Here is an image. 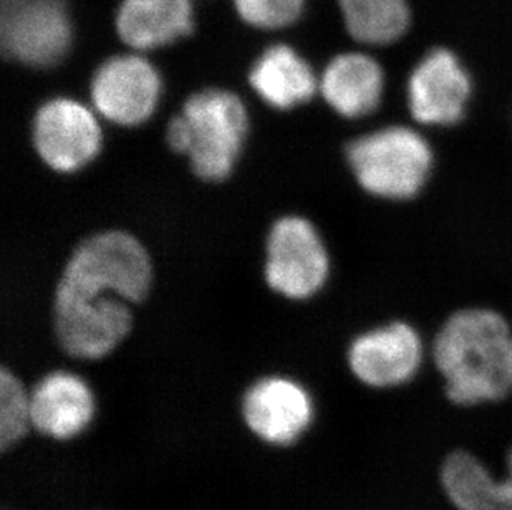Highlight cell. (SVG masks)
<instances>
[{
    "instance_id": "9c48e42d",
    "label": "cell",
    "mask_w": 512,
    "mask_h": 510,
    "mask_svg": "<svg viewBox=\"0 0 512 510\" xmlns=\"http://www.w3.org/2000/svg\"><path fill=\"white\" fill-rule=\"evenodd\" d=\"M471 95V75L458 55L443 47L426 52L406 82L408 110L420 125H458L466 115Z\"/></svg>"
},
{
    "instance_id": "9a60e30c",
    "label": "cell",
    "mask_w": 512,
    "mask_h": 510,
    "mask_svg": "<svg viewBox=\"0 0 512 510\" xmlns=\"http://www.w3.org/2000/svg\"><path fill=\"white\" fill-rule=\"evenodd\" d=\"M115 24L130 49H163L193 34V5L191 0H121Z\"/></svg>"
},
{
    "instance_id": "8fae6325",
    "label": "cell",
    "mask_w": 512,
    "mask_h": 510,
    "mask_svg": "<svg viewBox=\"0 0 512 510\" xmlns=\"http://www.w3.org/2000/svg\"><path fill=\"white\" fill-rule=\"evenodd\" d=\"M353 376L370 388H397L413 380L425 361L420 332L406 322H392L358 335L347 353Z\"/></svg>"
},
{
    "instance_id": "5bb4252c",
    "label": "cell",
    "mask_w": 512,
    "mask_h": 510,
    "mask_svg": "<svg viewBox=\"0 0 512 510\" xmlns=\"http://www.w3.org/2000/svg\"><path fill=\"white\" fill-rule=\"evenodd\" d=\"M387 78L368 53L345 52L330 60L319 80L327 105L348 120L372 115L382 105Z\"/></svg>"
},
{
    "instance_id": "3957f363",
    "label": "cell",
    "mask_w": 512,
    "mask_h": 510,
    "mask_svg": "<svg viewBox=\"0 0 512 510\" xmlns=\"http://www.w3.org/2000/svg\"><path fill=\"white\" fill-rule=\"evenodd\" d=\"M347 163L360 188L373 198L410 201L425 189L435 154L420 131L392 125L348 143Z\"/></svg>"
},
{
    "instance_id": "44dd1931",
    "label": "cell",
    "mask_w": 512,
    "mask_h": 510,
    "mask_svg": "<svg viewBox=\"0 0 512 510\" xmlns=\"http://www.w3.org/2000/svg\"><path fill=\"white\" fill-rule=\"evenodd\" d=\"M506 462H508V476H506V479L512 482V448L509 449L508 461Z\"/></svg>"
},
{
    "instance_id": "e0dca14e",
    "label": "cell",
    "mask_w": 512,
    "mask_h": 510,
    "mask_svg": "<svg viewBox=\"0 0 512 510\" xmlns=\"http://www.w3.org/2000/svg\"><path fill=\"white\" fill-rule=\"evenodd\" d=\"M441 484L458 510H512V482L494 477L483 462L466 451L446 458Z\"/></svg>"
},
{
    "instance_id": "6da1fadb",
    "label": "cell",
    "mask_w": 512,
    "mask_h": 510,
    "mask_svg": "<svg viewBox=\"0 0 512 510\" xmlns=\"http://www.w3.org/2000/svg\"><path fill=\"white\" fill-rule=\"evenodd\" d=\"M448 400L458 406L496 403L512 393V328L491 308H461L431 347Z\"/></svg>"
},
{
    "instance_id": "7c38bea8",
    "label": "cell",
    "mask_w": 512,
    "mask_h": 510,
    "mask_svg": "<svg viewBox=\"0 0 512 510\" xmlns=\"http://www.w3.org/2000/svg\"><path fill=\"white\" fill-rule=\"evenodd\" d=\"M242 416L257 438L287 446L305 433L314 418V403L304 386L285 376H267L247 390Z\"/></svg>"
},
{
    "instance_id": "4fadbf2b",
    "label": "cell",
    "mask_w": 512,
    "mask_h": 510,
    "mask_svg": "<svg viewBox=\"0 0 512 510\" xmlns=\"http://www.w3.org/2000/svg\"><path fill=\"white\" fill-rule=\"evenodd\" d=\"M95 398L80 376L70 371L45 375L30 391L32 428L49 438H75L92 423Z\"/></svg>"
},
{
    "instance_id": "277c9868",
    "label": "cell",
    "mask_w": 512,
    "mask_h": 510,
    "mask_svg": "<svg viewBox=\"0 0 512 510\" xmlns=\"http://www.w3.org/2000/svg\"><path fill=\"white\" fill-rule=\"evenodd\" d=\"M151 280L153 265L143 244L130 232L115 229L80 242L57 287L77 294L118 297L131 305L145 299Z\"/></svg>"
},
{
    "instance_id": "30bf717a",
    "label": "cell",
    "mask_w": 512,
    "mask_h": 510,
    "mask_svg": "<svg viewBox=\"0 0 512 510\" xmlns=\"http://www.w3.org/2000/svg\"><path fill=\"white\" fill-rule=\"evenodd\" d=\"M90 97L98 115L110 123L141 125L150 120L160 102V73L141 55H115L97 68Z\"/></svg>"
},
{
    "instance_id": "ba28073f",
    "label": "cell",
    "mask_w": 512,
    "mask_h": 510,
    "mask_svg": "<svg viewBox=\"0 0 512 510\" xmlns=\"http://www.w3.org/2000/svg\"><path fill=\"white\" fill-rule=\"evenodd\" d=\"M35 153L57 173H77L102 151L103 133L88 106L73 98H54L35 111L32 121Z\"/></svg>"
},
{
    "instance_id": "5b68a950",
    "label": "cell",
    "mask_w": 512,
    "mask_h": 510,
    "mask_svg": "<svg viewBox=\"0 0 512 510\" xmlns=\"http://www.w3.org/2000/svg\"><path fill=\"white\" fill-rule=\"evenodd\" d=\"M72 42L68 0H0V45L12 62L52 68Z\"/></svg>"
},
{
    "instance_id": "2e32d148",
    "label": "cell",
    "mask_w": 512,
    "mask_h": 510,
    "mask_svg": "<svg viewBox=\"0 0 512 510\" xmlns=\"http://www.w3.org/2000/svg\"><path fill=\"white\" fill-rule=\"evenodd\" d=\"M252 90L276 110H292L315 97L319 80L307 60L289 45H272L249 72Z\"/></svg>"
},
{
    "instance_id": "8992f818",
    "label": "cell",
    "mask_w": 512,
    "mask_h": 510,
    "mask_svg": "<svg viewBox=\"0 0 512 510\" xmlns=\"http://www.w3.org/2000/svg\"><path fill=\"white\" fill-rule=\"evenodd\" d=\"M266 282L285 299L305 300L319 294L330 274L324 239L305 217L274 222L266 242Z\"/></svg>"
},
{
    "instance_id": "d6986e66",
    "label": "cell",
    "mask_w": 512,
    "mask_h": 510,
    "mask_svg": "<svg viewBox=\"0 0 512 510\" xmlns=\"http://www.w3.org/2000/svg\"><path fill=\"white\" fill-rule=\"evenodd\" d=\"M32 426L30 393L19 378L2 368L0 371V448L9 449L24 438Z\"/></svg>"
},
{
    "instance_id": "ac0fdd59",
    "label": "cell",
    "mask_w": 512,
    "mask_h": 510,
    "mask_svg": "<svg viewBox=\"0 0 512 510\" xmlns=\"http://www.w3.org/2000/svg\"><path fill=\"white\" fill-rule=\"evenodd\" d=\"M343 24L358 44L387 47L411 25L410 0H339Z\"/></svg>"
},
{
    "instance_id": "7a4b0ae2",
    "label": "cell",
    "mask_w": 512,
    "mask_h": 510,
    "mask_svg": "<svg viewBox=\"0 0 512 510\" xmlns=\"http://www.w3.org/2000/svg\"><path fill=\"white\" fill-rule=\"evenodd\" d=\"M249 131L247 108L236 93L208 88L194 93L166 128L171 150L188 158L208 183L229 178Z\"/></svg>"
},
{
    "instance_id": "52a82bcc",
    "label": "cell",
    "mask_w": 512,
    "mask_h": 510,
    "mask_svg": "<svg viewBox=\"0 0 512 510\" xmlns=\"http://www.w3.org/2000/svg\"><path fill=\"white\" fill-rule=\"evenodd\" d=\"M133 325L130 304L118 297L55 290L54 327L70 357L100 360L118 348Z\"/></svg>"
},
{
    "instance_id": "ffe728a7",
    "label": "cell",
    "mask_w": 512,
    "mask_h": 510,
    "mask_svg": "<svg viewBox=\"0 0 512 510\" xmlns=\"http://www.w3.org/2000/svg\"><path fill=\"white\" fill-rule=\"evenodd\" d=\"M247 25L261 30H279L294 24L307 0H232Z\"/></svg>"
}]
</instances>
